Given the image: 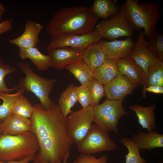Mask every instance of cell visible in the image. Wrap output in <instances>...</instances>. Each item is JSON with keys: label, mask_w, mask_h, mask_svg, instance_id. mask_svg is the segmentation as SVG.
Segmentation results:
<instances>
[{"label": "cell", "mask_w": 163, "mask_h": 163, "mask_svg": "<svg viewBox=\"0 0 163 163\" xmlns=\"http://www.w3.org/2000/svg\"><path fill=\"white\" fill-rule=\"evenodd\" d=\"M30 119L31 131L35 135L39 150L32 163H60L72 148L73 142L66 131V117L58 105L48 110L40 104L33 106Z\"/></svg>", "instance_id": "6da1fadb"}, {"label": "cell", "mask_w": 163, "mask_h": 163, "mask_svg": "<svg viewBox=\"0 0 163 163\" xmlns=\"http://www.w3.org/2000/svg\"><path fill=\"white\" fill-rule=\"evenodd\" d=\"M99 18L91 8L82 6L64 7L55 13L46 27L52 36L61 34L83 35L95 29Z\"/></svg>", "instance_id": "7a4b0ae2"}, {"label": "cell", "mask_w": 163, "mask_h": 163, "mask_svg": "<svg viewBox=\"0 0 163 163\" xmlns=\"http://www.w3.org/2000/svg\"><path fill=\"white\" fill-rule=\"evenodd\" d=\"M121 8L134 30L143 28L145 38L149 40L161 18L158 4L152 1L139 3L136 0H127Z\"/></svg>", "instance_id": "3957f363"}, {"label": "cell", "mask_w": 163, "mask_h": 163, "mask_svg": "<svg viewBox=\"0 0 163 163\" xmlns=\"http://www.w3.org/2000/svg\"><path fill=\"white\" fill-rule=\"evenodd\" d=\"M37 138L31 131L15 136L0 134V161L20 160L39 150Z\"/></svg>", "instance_id": "277c9868"}, {"label": "cell", "mask_w": 163, "mask_h": 163, "mask_svg": "<svg viewBox=\"0 0 163 163\" xmlns=\"http://www.w3.org/2000/svg\"><path fill=\"white\" fill-rule=\"evenodd\" d=\"M17 66L25 74V77L20 79L17 86L19 90L33 93L39 99L41 106L45 110L50 109L55 104L50 98L56 79H48L34 72L30 65L20 62Z\"/></svg>", "instance_id": "5b68a950"}, {"label": "cell", "mask_w": 163, "mask_h": 163, "mask_svg": "<svg viewBox=\"0 0 163 163\" xmlns=\"http://www.w3.org/2000/svg\"><path fill=\"white\" fill-rule=\"evenodd\" d=\"M123 101L107 99L93 107L94 122L105 131L118 132L119 120L124 115L129 114L124 108Z\"/></svg>", "instance_id": "8992f818"}, {"label": "cell", "mask_w": 163, "mask_h": 163, "mask_svg": "<svg viewBox=\"0 0 163 163\" xmlns=\"http://www.w3.org/2000/svg\"><path fill=\"white\" fill-rule=\"evenodd\" d=\"M93 107L89 106L80 110L72 111L66 118L67 134L76 145L86 136L94 122Z\"/></svg>", "instance_id": "52a82bcc"}, {"label": "cell", "mask_w": 163, "mask_h": 163, "mask_svg": "<svg viewBox=\"0 0 163 163\" xmlns=\"http://www.w3.org/2000/svg\"><path fill=\"white\" fill-rule=\"evenodd\" d=\"M96 27L102 38L111 41L121 37L132 38L134 35V30L121 7L118 12L110 18L101 21Z\"/></svg>", "instance_id": "ba28073f"}, {"label": "cell", "mask_w": 163, "mask_h": 163, "mask_svg": "<svg viewBox=\"0 0 163 163\" xmlns=\"http://www.w3.org/2000/svg\"><path fill=\"white\" fill-rule=\"evenodd\" d=\"M77 145L79 152L90 155L113 150L117 147L110 139L108 132L95 124L92 125L86 136Z\"/></svg>", "instance_id": "9c48e42d"}, {"label": "cell", "mask_w": 163, "mask_h": 163, "mask_svg": "<svg viewBox=\"0 0 163 163\" xmlns=\"http://www.w3.org/2000/svg\"><path fill=\"white\" fill-rule=\"evenodd\" d=\"M102 38L96 29L91 33L83 35L56 34L52 36L46 49L69 47L79 50H85L89 46L97 43Z\"/></svg>", "instance_id": "30bf717a"}, {"label": "cell", "mask_w": 163, "mask_h": 163, "mask_svg": "<svg viewBox=\"0 0 163 163\" xmlns=\"http://www.w3.org/2000/svg\"><path fill=\"white\" fill-rule=\"evenodd\" d=\"M50 58L51 67L62 70L67 66L82 59L85 50H79L69 47L48 49Z\"/></svg>", "instance_id": "8fae6325"}, {"label": "cell", "mask_w": 163, "mask_h": 163, "mask_svg": "<svg viewBox=\"0 0 163 163\" xmlns=\"http://www.w3.org/2000/svg\"><path fill=\"white\" fill-rule=\"evenodd\" d=\"M138 86L119 72L113 79L104 85V96L107 99L123 101Z\"/></svg>", "instance_id": "7c38bea8"}, {"label": "cell", "mask_w": 163, "mask_h": 163, "mask_svg": "<svg viewBox=\"0 0 163 163\" xmlns=\"http://www.w3.org/2000/svg\"><path fill=\"white\" fill-rule=\"evenodd\" d=\"M108 58L117 60L129 57L135 43L132 37L122 40L107 41L100 40L97 43Z\"/></svg>", "instance_id": "4fadbf2b"}, {"label": "cell", "mask_w": 163, "mask_h": 163, "mask_svg": "<svg viewBox=\"0 0 163 163\" xmlns=\"http://www.w3.org/2000/svg\"><path fill=\"white\" fill-rule=\"evenodd\" d=\"M130 56L142 68L145 76L149 66L158 58V55L148 48L143 31L139 34Z\"/></svg>", "instance_id": "5bb4252c"}, {"label": "cell", "mask_w": 163, "mask_h": 163, "mask_svg": "<svg viewBox=\"0 0 163 163\" xmlns=\"http://www.w3.org/2000/svg\"><path fill=\"white\" fill-rule=\"evenodd\" d=\"M43 27L40 23L28 20L26 23L23 33L17 38L9 40L8 42L19 48L36 47L40 41L39 35Z\"/></svg>", "instance_id": "9a60e30c"}, {"label": "cell", "mask_w": 163, "mask_h": 163, "mask_svg": "<svg viewBox=\"0 0 163 163\" xmlns=\"http://www.w3.org/2000/svg\"><path fill=\"white\" fill-rule=\"evenodd\" d=\"M116 62L121 73L134 83L144 85L145 79V73L130 56L117 59Z\"/></svg>", "instance_id": "2e32d148"}, {"label": "cell", "mask_w": 163, "mask_h": 163, "mask_svg": "<svg viewBox=\"0 0 163 163\" xmlns=\"http://www.w3.org/2000/svg\"><path fill=\"white\" fill-rule=\"evenodd\" d=\"M2 133L15 136L31 131V122L30 119L12 114L0 123Z\"/></svg>", "instance_id": "e0dca14e"}, {"label": "cell", "mask_w": 163, "mask_h": 163, "mask_svg": "<svg viewBox=\"0 0 163 163\" xmlns=\"http://www.w3.org/2000/svg\"><path fill=\"white\" fill-rule=\"evenodd\" d=\"M131 139L141 149L151 150L163 147V135L155 130L147 133L139 131L134 134Z\"/></svg>", "instance_id": "ac0fdd59"}, {"label": "cell", "mask_w": 163, "mask_h": 163, "mask_svg": "<svg viewBox=\"0 0 163 163\" xmlns=\"http://www.w3.org/2000/svg\"><path fill=\"white\" fill-rule=\"evenodd\" d=\"M156 107V105L154 104L147 107L137 104L129 106V109L135 112L138 123L142 128L146 129L148 132L154 130L156 127L154 112Z\"/></svg>", "instance_id": "d6986e66"}, {"label": "cell", "mask_w": 163, "mask_h": 163, "mask_svg": "<svg viewBox=\"0 0 163 163\" xmlns=\"http://www.w3.org/2000/svg\"><path fill=\"white\" fill-rule=\"evenodd\" d=\"M19 48L20 57L23 60L30 59L39 70L45 71L51 67L49 56L43 54L36 47Z\"/></svg>", "instance_id": "ffe728a7"}, {"label": "cell", "mask_w": 163, "mask_h": 163, "mask_svg": "<svg viewBox=\"0 0 163 163\" xmlns=\"http://www.w3.org/2000/svg\"><path fill=\"white\" fill-rule=\"evenodd\" d=\"M152 85L163 86V61L158 58L153 61L148 68L142 90L144 98H146L145 88Z\"/></svg>", "instance_id": "44dd1931"}, {"label": "cell", "mask_w": 163, "mask_h": 163, "mask_svg": "<svg viewBox=\"0 0 163 163\" xmlns=\"http://www.w3.org/2000/svg\"><path fill=\"white\" fill-rule=\"evenodd\" d=\"M72 74L81 85H87L94 78V70L82 59L65 68Z\"/></svg>", "instance_id": "7402d4cb"}, {"label": "cell", "mask_w": 163, "mask_h": 163, "mask_svg": "<svg viewBox=\"0 0 163 163\" xmlns=\"http://www.w3.org/2000/svg\"><path fill=\"white\" fill-rule=\"evenodd\" d=\"M119 72L116 61L108 58L101 66L94 70V77L104 85L113 79Z\"/></svg>", "instance_id": "603a6c76"}, {"label": "cell", "mask_w": 163, "mask_h": 163, "mask_svg": "<svg viewBox=\"0 0 163 163\" xmlns=\"http://www.w3.org/2000/svg\"><path fill=\"white\" fill-rule=\"evenodd\" d=\"M108 58L97 43L91 45L84 50L83 60L93 69L101 66Z\"/></svg>", "instance_id": "cb8c5ba5"}, {"label": "cell", "mask_w": 163, "mask_h": 163, "mask_svg": "<svg viewBox=\"0 0 163 163\" xmlns=\"http://www.w3.org/2000/svg\"><path fill=\"white\" fill-rule=\"evenodd\" d=\"M117 0H95L91 8L98 18L106 19L118 12L120 8Z\"/></svg>", "instance_id": "d4e9b609"}, {"label": "cell", "mask_w": 163, "mask_h": 163, "mask_svg": "<svg viewBox=\"0 0 163 163\" xmlns=\"http://www.w3.org/2000/svg\"><path fill=\"white\" fill-rule=\"evenodd\" d=\"M77 86L71 85L60 94L58 105L65 117L72 111V109L78 101Z\"/></svg>", "instance_id": "484cf974"}, {"label": "cell", "mask_w": 163, "mask_h": 163, "mask_svg": "<svg viewBox=\"0 0 163 163\" xmlns=\"http://www.w3.org/2000/svg\"><path fill=\"white\" fill-rule=\"evenodd\" d=\"M24 91L19 89L16 93L12 94L0 91V99L3 101L2 103L0 105V123L12 114L17 99L20 95L23 94Z\"/></svg>", "instance_id": "4316f807"}, {"label": "cell", "mask_w": 163, "mask_h": 163, "mask_svg": "<svg viewBox=\"0 0 163 163\" xmlns=\"http://www.w3.org/2000/svg\"><path fill=\"white\" fill-rule=\"evenodd\" d=\"M120 142L128 150V153L125 155V163H147L140 155L141 149L131 139L123 138L120 139Z\"/></svg>", "instance_id": "83f0119b"}, {"label": "cell", "mask_w": 163, "mask_h": 163, "mask_svg": "<svg viewBox=\"0 0 163 163\" xmlns=\"http://www.w3.org/2000/svg\"><path fill=\"white\" fill-rule=\"evenodd\" d=\"M33 111V106L28 99L22 94L17 99L12 109V114L30 119Z\"/></svg>", "instance_id": "f1b7e54d"}, {"label": "cell", "mask_w": 163, "mask_h": 163, "mask_svg": "<svg viewBox=\"0 0 163 163\" xmlns=\"http://www.w3.org/2000/svg\"><path fill=\"white\" fill-rule=\"evenodd\" d=\"M148 48L157 54L158 58L163 61V33L160 29H156L152 34L149 41H147Z\"/></svg>", "instance_id": "f546056e"}, {"label": "cell", "mask_w": 163, "mask_h": 163, "mask_svg": "<svg viewBox=\"0 0 163 163\" xmlns=\"http://www.w3.org/2000/svg\"><path fill=\"white\" fill-rule=\"evenodd\" d=\"M87 86L91 97L90 106L94 107L99 104L100 100L105 95L104 85L94 78Z\"/></svg>", "instance_id": "4dcf8cb0"}, {"label": "cell", "mask_w": 163, "mask_h": 163, "mask_svg": "<svg viewBox=\"0 0 163 163\" xmlns=\"http://www.w3.org/2000/svg\"><path fill=\"white\" fill-rule=\"evenodd\" d=\"M17 70L16 67L11 66L8 64H5L4 60L0 56V91L9 93L13 90H19L17 85L11 88H8L4 80L5 77L7 75L13 73Z\"/></svg>", "instance_id": "1f68e13d"}, {"label": "cell", "mask_w": 163, "mask_h": 163, "mask_svg": "<svg viewBox=\"0 0 163 163\" xmlns=\"http://www.w3.org/2000/svg\"><path fill=\"white\" fill-rule=\"evenodd\" d=\"M77 94L78 101L81 105L82 108H85L90 106L91 97L87 85H81L77 87Z\"/></svg>", "instance_id": "d6a6232c"}, {"label": "cell", "mask_w": 163, "mask_h": 163, "mask_svg": "<svg viewBox=\"0 0 163 163\" xmlns=\"http://www.w3.org/2000/svg\"><path fill=\"white\" fill-rule=\"evenodd\" d=\"M108 157L103 155L99 158L90 154L81 153L72 163H107Z\"/></svg>", "instance_id": "836d02e7"}, {"label": "cell", "mask_w": 163, "mask_h": 163, "mask_svg": "<svg viewBox=\"0 0 163 163\" xmlns=\"http://www.w3.org/2000/svg\"><path fill=\"white\" fill-rule=\"evenodd\" d=\"M13 20L5 19L0 23V35L11 31L12 28Z\"/></svg>", "instance_id": "e575fe53"}, {"label": "cell", "mask_w": 163, "mask_h": 163, "mask_svg": "<svg viewBox=\"0 0 163 163\" xmlns=\"http://www.w3.org/2000/svg\"><path fill=\"white\" fill-rule=\"evenodd\" d=\"M35 154H31L28 155L24 159L20 160H14L7 162L0 161V163H29L33 161L34 158Z\"/></svg>", "instance_id": "d590c367"}, {"label": "cell", "mask_w": 163, "mask_h": 163, "mask_svg": "<svg viewBox=\"0 0 163 163\" xmlns=\"http://www.w3.org/2000/svg\"><path fill=\"white\" fill-rule=\"evenodd\" d=\"M145 91L152 92L155 94H163V86L152 85L146 87Z\"/></svg>", "instance_id": "8d00e7d4"}, {"label": "cell", "mask_w": 163, "mask_h": 163, "mask_svg": "<svg viewBox=\"0 0 163 163\" xmlns=\"http://www.w3.org/2000/svg\"><path fill=\"white\" fill-rule=\"evenodd\" d=\"M6 11V9L3 5L0 3V23L2 22V19L3 14Z\"/></svg>", "instance_id": "74e56055"}, {"label": "cell", "mask_w": 163, "mask_h": 163, "mask_svg": "<svg viewBox=\"0 0 163 163\" xmlns=\"http://www.w3.org/2000/svg\"><path fill=\"white\" fill-rule=\"evenodd\" d=\"M70 155V152L68 153L65 156V158L63 161L60 163H67L68 158L69 157Z\"/></svg>", "instance_id": "f35d334b"}, {"label": "cell", "mask_w": 163, "mask_h": 163, "mask_svg": "<svg viewBox=\"0 0 163 163\" xmlns=\"http://www.w3.org/2000/svg\"><path fill=\"white\" fill-rule=\"evenodd\" d=\"M2 134V132L0 126V134Z\"/></svg>", "instance_id": "ab89813d"}, {"label": "cell", "mask_w": 163, "mask_h": 163, "mask_svg": "<svg viewBox=\"0 0 163 163\" xmlns=\"http://www.w3.org/2000/svg\"><path fill=\"white\" fill-rule=\"evenodd\" d=\"M158 163H163V162L162 161H159Z\"/></svg>", "instance_id": "60d3db41"}]
</instances>
